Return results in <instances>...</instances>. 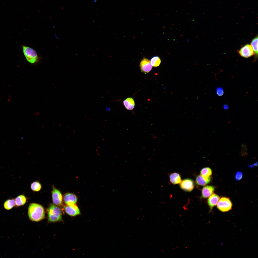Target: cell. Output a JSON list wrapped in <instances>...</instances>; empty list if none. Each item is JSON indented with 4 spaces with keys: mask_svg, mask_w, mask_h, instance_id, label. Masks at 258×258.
Returning <instances> with one entry per match:
<instances>
[{
    "mask_svg": "<svg viewBox=\"0 0 258 258\" xmlns=\"http://www.w3.org/2000/svg\"><path fill=\"white\" fill-rule=\"evenodd\" d=\"M22 47L24 54L27 61L32 64L38 62V56L35 50L25 46L23 45Z\"/></svg>",
    "mask_w": 258,
    "mask_h": 258,
    "instance_id": "3",
    "label": "cell"
},
{
    "mask_svg": "<svg viewBox=\"0 0 258 258\" xmlns=\"http://www.w3.org/2000/svg\"><path fill=\"white\" fill-rule=\"evenodd\" d=\"M140 66L141 71L144 73H148L152 68L150 60L145 58H144L140 62Z\"/></svg>",
    "mask_w": 258,
    "mask_h": 258,
    "instance_id": "10",
    "label": "cell"
},
{
    "mask_svg": "<svg viewBox=\"0 0 258 258\" xmlns=\"http://www.w3.org/2000/svg\"><path fill=\"white\" fill-rule=\"evenodd\" d=\"M150 62L152 66L156 67L160 65L161 62V61L159 56H155L151 58Z\"/></svg>",
    "mask_w": 258,
    "mask_h": 258,
    "instance_id": "19",
    "label": "cell"
},
{
    "mask_svg": "<svg viewBox=\"0 0 258 258\" xmlns=\"http://www.w3.org/2000/svg\"><path fill=\"white\" fill-rule=\"evenodd\" d=\"M218 209L222 212H227L231 210L232 204L228 198L222 197L220 199L217 204Z\"/></svg>",
    "mask_w": 258,
    "mask_h": 258,
    "instance_id": "4",
    "label": "cell"
},
{
    "mask_svg": "<svg viewBox=\"0 0 258 258\" xmlns=\"http://www.w3.org/2000/svg\"><path fill=\"white\" fill-rule=\"evenodd\" d=\"M242 150L241 151V155L242 156H245L247 154V148L246 146L245 145H242Z\"/></svg>",
    "mask_w": 258,
    "mask_h": 258,
    "instance_id": "24",
    "label": "cell"
},
{
    "mask_svg": "<svg viewBox=\"0 0 258 258\" xmlns=\"http://www.w3.org/2000/svg\"><path fill=\"white\" fill-rule=\"evenodd\" d=\"M63 200L64 203L67 205H70L76 204L77 200V198L74 194L68 193L64 195Z\"/></svg>",
    "mask_w": 258,
    "mask_h": 258,
    "instance_id": "9",
    "label": "cell"
},
{
    "mask_svg": "<svg viewBox=\"0 0 258 258\" xmlns=\"http://www.w3.org/2000/svg\"><path fill=\"white\" fill-rule=\"evenodd\" d=\"M123 103L125 108L128 110H131L134 108L135 102L132 98H127L124 101Z\"/></svg>",
    "mask_w": 258,
    "mask_h": 258,
    "instance_id": "14",
    "label": "cell"
},
{
    "mask_svg": "<svg viewBox=\"0 0 258 258\" xmlns=\"http://www.w3.org/2000/svg\"><path fill=\"white\" fill-rule=\"evenodd\" d=\"M170 182L173 184H177L180 183L181 182V178L179 174L178 173H174L170 176Z\"/></svg>",
    "mask_w": 258,
    "mask_h": 258,
    "instance_id": "16",
    "label": "cell"
},
{
    "mask_svg": "<svg viewBox=\"0 0 258 258\" xmlns=\"http://www.w3.org/2000/svg\"><path fill=\"white\" fill-rule=\"evenodd\" d=\"M223 108L224 109L226 110L229 108V106L227 104H225L223 105Z\"/></svg>",
    "mask_w": 258,
    "mask_h": 258,
    "instance_id": "26",
    "label": "cell"
},
{
    "mask_svg": "<svg viewBox=\"0 0 258 258\" xmlns=\"http://www.w3.org/2000/svg\"><path fill=\"white\" fill-rule=\"evenodd\" d=\"M15 206V199H9L4 203V208L7 210H9Z\"/></svg>",
    "mask_w": 258,
    "mask_h": 258,
    "instance_id": "17",
    "label": "cell"
},
{
    "mask_svg": "<svg viewBox=\"0 0 258 258\" xmlns=\"http://www.w3.org/2000/svg\"><path fill=\"white\" fill-rule=\"evenodd\" d=\"M243 173L240 171L237 172L235 174V179L236 181H239L241 180L242 177Z\"/></svg>",
    "mask_w": 258,
    "mask_h": 258,
    "instance_id": "23",
    "label": "cell"
},
{
    "mask_svg": "<svg viewBox=\"0 0 258 258\" xmlns=\"http://www.w3.org/2000/svg\"><path fill=\"white\" fill-rule=\"evenodd\" d=\"M251 45L254 51L256 57H257L258 54V37L257 36L252 40Z\"/></svg>",
    "mask_w": 258,
    "mask_h": 258,
    "instance_id": "18",
    "label": "cell"
},
{
    "mask_svg": "<svg viewBox=\"0 0 258 258\" xmlns=\"http://www.w3.org/2000/svg\"><path fill=\"white\" fill-rule=\"evenodd\" d=\"M212 173L211 169L209 167H206L203 168L201 170V175L206 177H210Z\"/></svg>",
    "mask_w": 258,
    "mask_h": 258,
    "instance_id": "20",
    "label": "cell"
},
{
    "mask_svg": "<svg viewBox=\"0 0 258 258\" xmlns=\"http://www.w3.org/2000/svg\"><path fill=\"white\" fill-rule=\"evenodd\" d=\"M180 188L183 190L187 191H192L194 187L193 181L189 179H187L182 180L180 183Z\"/></svg>",
    "mask_w": 258,
    "mask_h": 258,
    "instance_id": "8",
    "label": "cell"
},
{
    "mask_svg": "<svg viewBox=\"0 0 258 258\" xmlns=\"http://www.w3.org/2000/svg\"><path fill=\"white\" fill-rule=\"evenodd\" d=\"M238 52L241 56L246 58L250 57L254 54L252 46L249 44L242 46L238 51Z\"/></svg>",
    "mask_w": 258,
    "mask_h": 258,
    "instance_id": "5",
    "label": "cell"
},
{
    "mask_svg": "<svg viewBox=\"0 0 258 258\" xmlns=\"http://www.w3.org/2000/svg\"><path fill=\"white\" fill-rule=\"evenodd\" d=\"M216 93L219 96H222L223 95L224 91L223 88L221 87H218L216 90Z\"/></svg>",
    "mask_w": 258,
    "mask_h": 258,
    "instance_id": "22",
    "label": "cell"
},
{
    "mask_svg": "<svg viewBox=\"0 0 258 258\" xmlns=\"http://www.w3.org/2000/svg\"><path fill=\"white\" fill-rule=\"evenodd\" d=\"M64 208L66 213L70 216H74L80 214L79 209L75 204L65 206Z\"/></svg>",
    "mask_w": 258,
    "mask_h": 258,
    "instance_id": "7",
    "label": "cell"
},
{
    "mask_svg": "<svg viewBox=\"0 0 258 258\" xmlns=\"http://www.w3.org/2000/svg\"><path fill=\"white\" fill-rule=\"evenodd\" d=\"M220 199L219 196L215 193L211 195L209 197L207 200V203L210 209L209 212L212 211L213 208L217 205Z\"/></svg>",
    "mask_w": 258,
    "mask_h": 258,
    "instance_id": "11",
    "label": "cell"
},
{
    "mask_svg": "<svg viewBox=\"0 0 258 258\" xmlns=\"http://www.w3.org/2000/svg\"><path fill=\"white\" fill-rule=\"evenodd\" d=\"M211 180L210 177H206L201 175H198L196 179V183L198 185L204 186L209 183Z\"/></svg>",
    "mask_w": 258,
    "mask_h": 258,
    "instance_id": "13",
    "label": "cell"
},
{
    "mask_svg": "<svg viewBox=\"0 0 258 258\" xmlns=\"http://www.w3.org/2000/svg\"><path fill=\"white\" fill-rule=\"evenodd\" d=\"M53 202L54 204L58 206L62 205L63 198L60 191L53 186L52 194Z\"/></svg>",
    "mask_w": 258,
    "mask_h": 258,
    "instance_id": "6",
    "label": "cell"
},
{
    "mask_svg": "<svg viewBox=\"0 0 258 258\" xmlns=\"http://www.w3.org/2000/svg\"><path fill=\"white\" fill-rule=\"evenodd\" d=\"M28 215L29 219L33 221H38L44 217L45 211L43 207L39 204L32 203L29 205Z\"/></svg>",
    "mask_w": 258,
    "mask_h": 258,
    "instance_id": "1",
    "label": "cell"
},
{
    "mask_svg": "<svg viewBox=\"0 0 258 258\" xmlns=\"http://www.w3.org/2000/svg\"><path fill=\"white\" fill-rule=\"evenodd\" d=\"M31 188L33 191H38L41 189L42 186L41 184L38 182L36 181L33 182L31 185Z\"/></svg>",
    "mask_w": 258,
    "mask_h": 258,
    "instance_id": "21",
    "label": "cell"
},
{
    "mask_svg": "<svg viewBox=\"0 0 258 258\" xmlns=\"http://www.w3.org/2000/svg\"><path fill=\"white\" fill-rule=\"evenodd\" d=\"M48 210V219L49 221L55 222L62 220V212L59 207L52 204L49 207Z\"/></svg>",
    "mask_w": 258,
    "mask_h": 258,
    "instance_id": "2",
    "label": "cell"
},
{
    "mask_svg": "<svg viewBox=\"0 0 258 258\" xmlns=\"http://www.w3.org/2000/svg\"><path fill=\"white\" fill-rule=\"evenodd\" d=\"M257 165L258 162H257L253 164L249 165L248 167L250 168H252L254 166H257Z\"/></svg>",
    "mask_w": 258,
    "mask_h": 258,
    "instance_id": "25",
    "label": "cell"
},
{
    "mask_svg": "<svg viewBox=\"0 0 258 258\" xmlns=\"http://www.w3.org/2000/svg\"><path fill=\"white\" fill-rule=\"evenodd\" d=\"M215 189L214 187L207 185L204 187L202 190V197L204 198L210 196L214 192Z\"/></svg>",
    "mask_w": 258,
    "mask_h": 258,
    "instance_id": "12",
    "label": "cell"
},
{
    "mask_svg": "<svg viewBox=\"0 0 258 258\" xmlns=\"http://www.w3.org/2000/svg\"><path fill=\"white\" fill-rule=\"evenodd\" d=\"M15 206L18 207L24 205L26 203L27 198L23 195H21L17 196L15 199Z\"/></svg>",
    "mask_w": 258,
    "mask_h": 258,
    "instance_id": "15",
    "label": "cell"
},
{
    "mask_svg": "<svg viewBox=\"0 0 258 258\" xmlns=\"http://www.w3.org/2000/svg\"><path fill=\"white\" fill-rule=\"evenodd\" d=\"M106 110L107 111H109L110 110V108L109 107H107L106 108Z\"/></svg>",
    "mask_w": 258,
    "mask_h": 258,
    "instance_id": "27",
    "label": "cell"
}]
</instances>
